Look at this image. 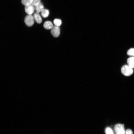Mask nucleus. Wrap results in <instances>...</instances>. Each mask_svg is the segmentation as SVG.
<instances>
[{
	"mask_svg": "<svg viewBox=\"0 0 134 134\" xmlns=\"http://www.w3.org/2000/svg\"><path fill=\"white\" fill-rule=\"evenodd\" d=\"M127 62L129 66L133 69L134 68V57L129 58L127 60Z\"/></svg>",
	"mask_w": 134,
	"mask_h": 134,
	"instance_id": "obj_9",
	"label": "nucleus"
},
{
	"mask_svg": "<svg viewBox=\"0 0 134 134\" xmlns=\"http://www.w3.org/2000/svg\"><path fill=\"white\" fill-rule=\"evenodd\" d=\"M127 53L129 56L134 57V48L130 49L128 51Z\"/></svg>",
	"mask_w": 134,
	"mask_h": 134,
	"instance_id": "obj_14",
	"label": "nucleus"
},
{
	"mask_svg": "<svg viewBox=\"0 0 134 134\" xmlns=\"http://www.w3.org/2000/svg\"><path fill=\"white\" fill-rule=\"evenodd\" d=\"M44 9V6L41 3L35 6V9L37 13H38L41 12Z\"/></svg>",
	"mask_w": 134,
	"mask_h": 134,
	"instance_id": "obj_8",
	"label": "nucleus"
},
{
	"mask_svg": "<svg viewBox=\"0 0 134 134\" xmlns=\"http://www.w3.org/2000/svg\"><path fill=\"white\" fill-rule=\"evenodd\" d=\"M51 32L52 36L55 37H57L60 34V29L59 27L53 26L51 29Z\"/></svg>",
	"mask_w": 134,
	"mask_h": 134,
	"instance_id": "obj_4",
	"label": "nucleus"
},
{
	"mask_svg": "<svg viewBox=\"0 0 134 134\" xmlns=\"http://www.w3.org/2000/svg\"><path fill=\"white\" fill-rule=\"evenodd\" d=\"M114 130L116 134H125V133L124 125L121 124L116 125L114 128Z\"/></svg>",
	"mask_w": 134,
	"mask_h": 134,
	"instance_id": "obj_3",
	"label": "nucleus"
},
{
	"mask_svg": "<svg viewBox=\"0 0 134 134\" xmlns=\"http://www.w3.org/2000/svg\"><path fill=\"white\" fill-rule=\"evenodd\" d=\"M41 3V0H33L31 5L34 6H36Z\"/></svg>",
	"mask_w": 134,
	"mask_h": 134,
	"instance_id": "obj_15",
	"label": "nucleus"
},
{
	"mask_svg": "<svg viewBox=\"0 0 134 134\" xmlns=\"http://www.w3.org/2000/svg\"><path fill=\"white\" fill-rule=\"evenodd\" d=\"M35 19L34 17L32 15H28L25 19V22L28 26H32L34 23Z\"/></svg>",
	"mask_w": 134,
	"mask_h": 134,
	"instance_id": "obj_2",
	"label": "nucleus"
},
{
	"mask_svg": "<svg viewBox=\"0 0 134 134\" xmlns=\"http://www.w3.org/2000/svg\"><path fill=\"white\" fill-rule=\"evenodd\" d=\"M44 27L45 29H51L53 27V24L50 21H46L44 23Z\"/></svg>",
	"mask_w": 134,
	"mask_h": 134,
	"instance_id": "obj_6",
	"label": "nucleus"
},
{
	"mask_svg": "<svg viewBox=\"0 0 134 134\" xmlns=\"http://www.w3.org/2000/svg\"><path fill=\"white\" fill-rule=\"evenodd\" d=\"M41 12V15L44 18H46L49 16V12L48 10L44 9Z\"/></svg>",
	"mask_w": 134,
	"mask_h": 134,
	"instance_id": "obj_10",
	"label": "nucleus"
},
{
	"mask_svg": "<svg viewBox=\"0 0 134 134\" xmlns=\"http://www.w3.org/2000/svg\"><path fill=\"white\" fill-rule=\"evenodd\" d=\"M126 134H133L132 131L130 129H128L126 131Z\"/></svg>",
	"mask_w": 134,
	"mask_h": 134,
	"instance_id": "obj_16",
	"label": "nucleus"
},
{
	"mask_svg": "<svg viewBox=\"0 0 134 134\" xmlns=\"http://www.w3.org/2000/svg\"><path fill=\"white\" fill-rule=\"evenodd\" d=\"M34 17L35 20L38 24L41 23L42 21V19L40 15L38 13H35L34 15Z\"/></svg>",
	"mask_w": 134,
	"mask_h": 134,
	"instance_id": "obj_7",
	"label": "nucleus"
},
{
	"mask_svg": "<svg viewBox=\"0 0 134 134\" xmlns=\"http://www.w3.org/2000/svg\"><path fill=\"white\" fill-rule=\"evenodd\" d=\"M53 23L55 26L59 27L62 24V21L60 19H55L53 21Z\"/></svg>",
	"mask_w": 134,
	"mask_h": 134,
	"instance_id": "obj_12",
	"label": "nucleus"
},
{
	"mask_svg": "<svg viewBox=\"0 0 134 134\" xmlns=\"http://www.w3.org/2000/svg\"><path fill=\"white\" fill-rule=\"evenodd\" d=\"M33 0H21L22 4L26 6L31 4Z\"/></svg>",
	"mask_w": 134,
	"mask_h": 134,
	"instance_id": "obj_11",
	"label": "nucleus"
},
{
	"mask_svg": "<svg viewBox=\"0 0 134 134\" xmlns=\"http://www.w3.org/2000/svg\"><path fill=\"white\" fill-rule=\"evenodd\" d=\"M121 71L123 75L127 76H130L133 73V69L128 65H124L121 68Z\"/></svg>",
	"mask_w": 134,
	"mask_h": 134,
	"instance_id": "obj_1",
	"label": "nucleus"
},
{
	"mask_svg": "<svg viewBox=\"0 0 134 134\" xmlns=\"http://www.w3.org/2000/svg\"><path fill=\"white\" fill-rule=\"evenodd\" d=\"M106 134H114V132L111 128L107 127L105 129Z\"/></svg>",
	"mask_w": 134,
	"mask_h": 134,
	"instance_id": "obj_13",
	"label": "nucleus"
},
{
	"mask_svg": "<svg viewBox=\"0 0 134 134\" xmlns=\"http://www.w3.org/2000/svg\"><path fill=\"white\" fill-rule=\"evenodd\" d=\"M25 10L26 13L28 15H32L34 13L35 8L34 6L31 4L26 6Z\"/></svg>",
	"mask_w": 134,
	"mask_h": 134,
	"instance_id": "obj_5",
	"label": "nucleus"
}]
</instances>
